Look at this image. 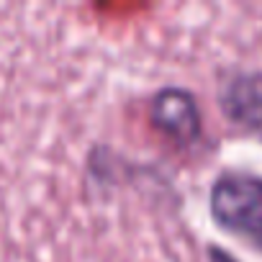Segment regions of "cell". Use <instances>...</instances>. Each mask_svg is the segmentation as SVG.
Here are the masks:
<instances>
[{
    "label": "cell",
    "instance_id": "6da1fadb",
    "mask_svg": "<svg viewBox=\"0 0 262 262\" xmlns=\"http://www.w3.org/2000/svg\"><path fill=\"white\" fill-rule=\"evenodd\" d=\"M213 221L262 249V178L252 172H224L211 188Z\"/></svg>",
    "mask_w": 262,
    "mask_h": 262
},
{
    "label": "cell",
    "instance_id": "7a4b0ae2",
    "mask_svg": "<svg viewBox=\"0 0 262 262\" xmlns=\"http://www.w3.org/2000/svg\"><path fill=\"white\" fill-rule=\"evenodd\" d=\"M149 121L178 144H193L201 137V111L195 98L183 88H162L149 105Z\"/></svg>",
    "mask_w": 262,
    "mask_h": 262
},
{
    "label": "cell",
    "instance_id": "3957f363",
    "mask_svg": "<svg viewBox=\"0 0 262 262\" xmlns=\"http://www.w3.org/2000/svg\"><path fill=\"white\" fill-rule=\"evenodd\" d=\"M221 108L229 121L259 128L262 126V75L244 72L231 77L221 90Z\"/></svg>",
    "mask_w": 262,
    "mask_h": 262
},
{
    "label": "cell",
    "instance_id": "277c9868",
    "mask_svg": "<svg viewBox=\"0 0 262 262\" xmlns=\"http://www.w3.org/2000/svg\"><path fill=\"white\" fill-rule=\"evenodd\" d=\"M211 259H213V262H234L226 252H219V249H211Z\"/></svg>",
    "mask_w": 262,
    "mask_h": 262
}]
</instances>
